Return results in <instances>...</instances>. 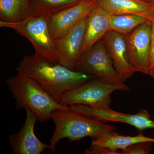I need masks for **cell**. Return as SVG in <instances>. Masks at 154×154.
Listing matches in <instances>:
<instances>
[{"label": "cell", "instance_id": "6da1fadb", "mask_svg": "<svg viewBox=\"0 0 154 154\" xmlns=\"http://www.w3.org/2000/svg\"><path fill=\"white\" fill-rule=\"evenodd\" d=\"M16 70L37 82L59 103L68 93L97 77L49 62L36 54L25 56Z\"/></svg>", "mask_w": 154, "mask_h": 154}, {"label": "cell", "instance_id": "7a4b0ae2", "mask_svg": "<svg viewBox=\"0 0 154 154\" xmlns=\"http://www.w3.org/2000/svg\"><path fill=\"white\" fill-rule=\"evenodd\" d=\"M7 84L16 108L22 110L27 107L41 123L51 119L54 110L67 106L56 101L33 79L19 73L8 79Z\"/></svg>", "mask_w": 154, "mask_h": 154}, {"label": "cell", "instance_id": "3957f363", "mask_svg": "<svg viewBox=\"0 0 154 154\" xmlns=\"http://www.w3.org/2000/svg\"><path fill=\"white\" fill-rule=\"evenodd\" d=\"M51 119L55 125V130L50 140L49 149L53 152L62 139L67 138L70 142L87 137L94 139L114 131L116 128L113 125L77 113L69 106L54 110Z\"/></svg>", "mask_w": 154, "mask_h": 154}, {"label": "cell", "instance_id": "277c9868", "mask_svg": "<svg viewBox=\"0 0 154 154\" xmlns=\"http://www.w3.org/2000/svg\"><path fill=\"white\" fill-rule=\"evenodd\" d=\"M1 28H10L24 36L32 44L36 55L45 60L58 63L48 26V17L35 14L18 22L0 21Z\"/></svg>", "mask_w": 154, "mask_h": 154}, {"label": "cell", "instance_id": "5b68a950", "mask_svg": "<svg viewBox=\"0 0 154 154\" xmlns=\"http://www.w3.org/2000/svg\"><path fill=\"white\" fill-rule=\"evenodd\" d=\"M116 91H129L131 89L124 82H109L96 77L68 93L59 103L64 106L82 105L96 107H109L110 94Z\"/></svg>", "mask_w": 154, "mask_h": 154}, {"label": "cell", "instance_id": "8992f818", "mask_svg": "<svg viewBox=\"0 0 154 154\" xmlns=\"http://www.w3.org/2000/svg\"><path fill=\"white\" fill-rule=\"evenodd\" d=\"M151 30L149 20L125 36L128 60L135 72H150Z\"/></svg>", "mask_w": 154, "mask_h": 154}, {"label": "cell", "instance_id": "52a82bcc", "mask_svg": "<svg viewBox=\"0 0 154 154\" xmlns=\"http://www.w3.org/2000/svg\"><path fill=\"white\" fill-rule=\"evenodd\" d=\"M74 70L93 75L105 81L122 82L102 38L82 56Z\"/></svg>", "mask_w": 154, "mask_h": 154}, {"label": "cell", "instance_id": "ba28073f", "mask_svg": "<svg viewBox=\"0 0 154 154\" xmlns=\"http://www.w3.org/2000/svg\"><path fill=\"white\" fill-rule=\"evenodd\" d=\"M71 110L82 115L105 122H114L126 123L134 126L139 131L154 128V121L146 110H141L136 114H130L116 112L110 107H96L82 105L69 106Z\"/></svg>", "mask_w": 154, "mask_h": 154}, {"label": "cell", "instance_id": "9c48e42d", "mask_svg": "<svg viewBox=\"0 0 154 154\" xmlns=\"http://www.w3.org/2000/svg\"><path fill=\"white\" fill-rule=\"evenodd\" d=\"M88 18L82 19L62 38L53 41L58 63L70 69L74 70L82 55Z\"/></svg>", "mask_w": 154, "mask_h": 154}, {"label": "cell", "instance_id": "30bf717a", "mask_svg": "<svg viewBox=\"0 0 154 154\" xmlns=\"http://www.w3.org/2000/svg\"><path fill=\"white\" fill-rule=\"evenodd\" d=\"M97 0H82L74 5L48 17L50 34L53 41L68 33L98 5Z\"/></svg>", "mask_w": 154, "mask_h": 154}, {"label": "cell", "instance_id": "8fae6325", "mask_svg": "<svg viewBox=\"0 0 154 154\" xmlns=\"http://www.w3.org/2000/svg\"><path fill=\"white\" fill-rule=\"evenodd\" d=\"M26 116L23 126L18 133L9 136L10 144L14 154H40L50 145L42 142L34 133L36 116L28 108H25Z\"/></svg>", "mask_w": 154, "mask_h": 154}, {"label": "cell", "instance_id": "7c38bea8", "mask_svg": "<svg viewBox=\"0 0 154 154\" xmlns=\"http://www.w3.org/2000/svg\"><path fill=\"white\" fill-rule=\"evenodd\" d=\"M102 39L119 76L125 82L135 72L128 60L125 36L110 30Z\"/></svg>", "mask_w": 154, "mask_h": 154}, {"label": "cell", "instance_id": "4fadbf2b", "mask_svg": "<svg viewBox=\"0 0 154 154\" xmlns=\"http://www.w3.org/2000/svg\"><path fill=\"white\" fill-rule=\"evenodd\" d=\"M110 16L107 11L98 5L88 16L83 43L82 55L102 39L110 30Z\"/></svg>", "mask_w": 154, "mask_h": 154}, {"label": "cell", "instance_id": "5bb4252c", "mask_svg": "<svg viewBox=\"0 0 154 154\" xmlns=\"http://www.w3.org/2000/svg\"><path fill=\"white\" fill-rule=\"evenodd\" d=\"M98 5L110 15L132 14L149 20L154 14V4L141 0H97Z\"/></svg>", "mask_w": 154, "mask_h": 154}, {"label": "cell", "instance_id": "9a60e30c", "mask_svg": "<svg viewBox=\"0 0 154 154\" xmlns=\"http://www.w3.org/2000/svg\"><path fill=\"white\" fill-rule=\"evenodd\" d=\"M33 0H0V21L18 22L35 14Z\"/></svg>", "mask_w": 154, "mask_h": 154}, {"label": "cell", "instance_id": "2e32d148", "mask_svg": "<svg viewBox=\"0 0 154 154\" xmlns=\"http://www.w3.org/2000/svg\"><path fill=\"white\" fill-rule=\"evenodd\" d=\"M136 136H125L120 135L114 131L108 133L94 138L91 144L96 145L108 149L113 152L117 150H123L133 144L143 141H152L154 143V138L147 137L143 134V131H139Z\"/></svg>", "mask_w": 154, "mask_h": 154}, {"label": "cell", "instance_id": "e0dca14e", "mask_svg": "<svg viewBox=\"0 0 154 154\" xmlns=\"http://www.w3.org/2000/svg\"><path fill=\"white\" fill-rule=\"evenodd\" d=\"M148 20L149 19L147 17L136 14L110 15L109 18L110 29L126 36Z\"/></svg>", "mask_w": 154, "mask_h": 154}, {"label": "cell", "instance_id": "ac0fdd59", "mask_svg": "<svg viewBox=\"0 0 154 154\" xmlns=\"http://www.w3.org/2000/svg\"><path fill=\"white\" fill-rule=\"evenodd\" d=\"M82 0H33L35 14L49 17Z\"/></svg>", "mask_w": 154, "mask_h": 154}, {"label": "cell", "instance_id": "d6986e66", "mask_svg": "<svg viewBox=\"0 0 154 154\" xmlns=\"http://www.w3.org/2000/svg\"><path fill=\"white\" fill-rule=\"evenodd\" d=\"M154 142L143 141L133 144L126 149L122 150V154H149L152 150Z\"/></svg>", "mask_w": 154, "mask_h": 154}, {"label": "cell", "instance_id": "ffe728a7", "mask_svg": "<svg viewBox=\"0 0 154 154\" xmlns=\"http://www.w3.org/2000/svg\"><path fill=\"white\" fill-rule=\"evenodd\" d=\"M86 154H122V152H113L108 149L96 145L91 144V147L85 152Z\"/></svg>", "mask_w": 154, "mask_h": 154}, {"label": "cell", "instance_id": "44dd1931", "mask_svg": "<svg viewBox=\"0 0 154 154\" xmlns=\"http://www.w3.org/2000/svg\"><path fill=\"white\" fill-rule=\"evenodd\" d=\"M151 22V30L150 71L154 68V14L149 19Z\"/></svg>", "mask_w": 154, "mask_h": 154}, {"label": "cell", "instance_id": "7402d4cb", "mask_svg": "<svg viewBox=\"0 0 154 154\" xmlns=\"http://www.w3.org/2000/svg\"><path fill=\"white\" fill-rule=\"evenodd\" d=\"M149 75L154 78V68L152 69L150 71Z\"/></svg>", "mask_w": 154, "mask_h": 154}, {"label": "cell", "instance_id": "603a6c76", "mask_svg": "<svg viewBox=\"0 0 154 154\" xmlns=\"http://www.w3.org/2000/svg\"><path fill=\"white\" fill-rule=\"evenodd\" d=\"M141 1H143L144 2L148 3H153L154 0H141Z\"/></svg>", "mask_w": 154, "mask_h": 154}, {"label": "cell", "instance_id": "cb8c5ba5", "mask_svg": "<svg viewBox=\"0 0 154 154\" xmlns=\"http://www.w3.org/2000/svg\"><path fill=\"white\" fill-rule=\"evenodd\" d=\"M153 4H154V1L153 2Z\"/></svg>", "mask_w": 154, "mask_h": 154}]
</instances>
